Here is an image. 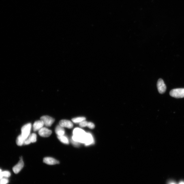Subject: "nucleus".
Instances as JSON below:
<instances>
[{
	"mask_svg": "<svg viewBox=\"0 0 184 184\" xmlns=\"http://www.w3.org/2000/svg\"><path fill=\"white\" fill-rule=\"evenodd\" d=\"M86 134L83 129L79 128H75L73 131L72 140L80 143L85 144Z\"/></svg>",
	"mask_w": 184,
	"mask_h": 184,
	"instance_id": "nucleus-1",
	"label": "nucleus"
},
{
	"mask_svg": "<svg viewBox=\"0 0 184 184\" xmlns=\"http://www.w3.org/2000/svg\"><path fill=\"white\" fill-rule=\"evenodd\" d=\"M171 96L176 98L184 97V89H172L170 92Z\"/></svg>",
	"mask_w": 184,
	"mask_h": 184,
	"instance_id": "nucleus-2",
	"label": "nucleus"
},
{
	"mask_svg": "<svg viewBox=\"0 0 184 184\" xmlns=\"http://www.w3.org/2000/svg\"><path fill=\"white\" fill-rule=\"evenodd\" d=\"M31 128V123H27L22 127L21 135L26 139L30 134Z\"/></svg>",
	"mask_w": 184,
	"mask_h": 184,
	"instance_id": "nucleus-3",
	"label": "nucleus"
},
{
	"mask_svg": "<svg viewBox=\"0 0 184 184\" xmlns=\"http://www.w3.org/2000/svg\"><path fill=\"white\" fill-rule=\"evenodd\" d=\"M40 119L44 123V125L47 127L51 126L55 121L54 118L48 116H44L41 117Z\"/></svg>",
	"mask_w": 184,
	"mask_h": 184,
	"instance_id": "nucleus-4",
	"label": "nucleus"
},
{
	"mask_svg": "<svg viewBox=\"0 0 184 184\" xmlns=\"http://www.w3.org/2000/svg\"><path fill=\"white\" fill-rule=\"evenodd\" d=\"M157 87L159 93L161 94L164 93L166 92V87L164 81L162 79H159L157 82Z\"/></svg>",
	"mask_w": 184,
	"mask_h": 184,
	"instance_id": "nucleus-5",
	"label": "nucleus"
},
{
	"mask_svg": "<svg viewBox=\"0 0 184 184\" xmlns=\"http://www.w3.org/2000/svg\"><path fill=\"white\" fill-rule=\"evenodd\" d=\"M24 166V163L22 157H21L18 164L13 168V171L14 173L17 174L21 171Z\"/></svg>",
	"mask_w": 184,
	"mask_h": 184,
	"instance_id": "nucleus-6",
	"label": "nucleus"
},
{
	"mask_svg": "<svg viewBox=\"0 0 184 184\" xmlns=\"http://www.w3.org/2000/svg\"><path fill=\"white\" fill-rule=\"evenodd\" d=\"M38 133L41 137L47 138L51 135L52 131L46 127H43L39 131Z\"/></svg>",
	"mask_w": 184,
	"mask_h": 184,
	"instance_id": "nucleus-7",
	"label": "nucleus"
},
{
	"mask_svg": "<svg viewBox=\"0 0 184 184\" xmlns=\"http://www.w3.org/2000/svg\"><path fill=\"white\" fill-rule=\"evenodd\" d=\"M43 162L45 164L49 165H54L59 164V161L56 160V159L52 157H44L43 159Z\"/></svg>",
	"mask_w": 184,
	"mask_h": 184,
	"instance_id": "nucleus-8",
	"label": "nucleus"
},
{
	"mask_svg": "<svg viewBox=\"0 0 184 184\" xmlns=\"http://www.w3.org/2000/svg\"><path fill=\"white\" fill-rule=\"evenodd\" d=\"M59 124L63 127H67L68 129L72 128L74 126L73 123L71 121L67 120H62L60 121Z\"/></svg>",
	"mask_w": 184,
	"mask_h": 184,
	"instance_id": "nucleus-9",
	"label": "nucleus"
},
{
	"mask_svg": "<svg viewBox=\"0 0 184 184\" xmlns=\"http://www.w3.org/2000/svg\"><path fill=\"white\" fill-rule=\"evenodd\" d=\"M37 135L35 133H32L30 134L28 138L26 139L24 144H29L32 142H35L37 141Z\"/></svg>",
	"mask_w": 184,
	"mask_h": 184,
	"instance_id": "nucleus-10",
	"label": "nucleus"
},
{
	"mask_svg": "<svg viewBox=\"0 0 184 184\" xmlns=\"http://www.w3.org/2000/svg\"><path fill=\"white\" fill-rule=\"evenodd\" d=\"M44 125V122L41 120L35 121L33 125V130L34 131H39L42 128Z\"/></svg>",
	"mask_w": 184,
	"mask_h": 184,
	"instance_id": "nucleus-11",
	"label": "nucleus"
},
{
	"mask_svg": "<svg viewBox=\"0 0 184 184\" xmlns=\"http://www.w3.org/2000/svg\"><path fill=\"white\" fill-rule=\"evenodd\" d=\"M93 140L92 135L89 133H86L85 137V145H89L93 144Z\"/></svg>",
	"mask_w": 184,
	"mask_h": 184,
	"instance_id": "nucleus-12",
	"label": "nucleus"
},
{
	"mask_svg": "<svg viewBox=\"0 0 184 184\" xmlns=\"http://www.w3.org/2000/svg\"><path fill=\"white\" fill-rule=\"evenodd\" d=\"M55 132L58 136H62L65 134V130L64 127L59 125L56 127Z\"/></svg>",
	"mask_w": 184,
	"mask_h": 184,
	"instance_id": "nucleus-13",
	"label": "nucleus"
},
{
	"mask_svg": "<svg viewBox=\"0 0 184 184\" xmlns=\"http://www.w3.org/2000/svg\"><path fill=\"white\" fill-rule=\"evenodd\" d=\"M26 139L24 138L21 135H20L18 137L16 140V143L18 146H22L24 144Z\"/></svg>",
	"mask_w": 184,
	"mask_h": 184,
	"instance_id": "nucleus-14",
	"label": "nucleus"
},
{
	"mask_svg": "<svg viewBox=\"0 0 184 184\" xmlns=\"http://www.w3.org/2000/svg\"><path fill=\"white\" fill-rule=\"evenodd\" d=\"M57 138L59 140L63 142V143L65 144H69V140L68 139L67 137L64 136H57Z\"/></svg>",
	"mask_w": 184,
	"mask_h": 184,
	"instance_id": "nucleus-15",
	"label": "nucleus"
},
{
	"mask_svg": "<svg viewBox=\"0 0 184 184\" xmlns=\"http://www.w3.org/2000/svg\"><path fill=\"white\" fill-rule=\"evenodd\" d=\"M86 118L84 117H78L73 118L72 121L74 123H80L82 121H85Z\"/></svg>",
	"mask_w": 184,
	"mask_h": 184,
	"instance_id": "nucleus-16",
	"label": "nucleus"
},
{
	"mask_svg": "<svg viewBox=\"0 0 184 184\" xmlns=\"http://www.w3.org/2000/svg\"><path fill=\"white\" fill-rule=\"evenodd\" d=\"M2 174L3 177L5 178L10 177L11 176L10 172L7 171L2 172Z\"/></svg>",
	"mask_w": 184,
	"mask_h": 184,
	"instance_id": "nucleus-17",
	"label": "nucleus"
},
{
	"mask_svg": "<svg viewBox=\"0 0 184 184\" xmlns=\"http://www.w3.org/2000/svg\"><path fill=\"white\" fill-rule=\"evenodd\" d=\"M88 123V122L85 121H82L80 123V126L81 127H87Z\"/></svg>",
	"mask_w": 184,
	"mask_h": 184,
	"instance_id": "nucleus-18",
	"label": "nucleus"
},
{
	"mask_svg": "<svg viewBox=\"0 0 184 184\" xmlns=\"http://www.w3.org/2000/svg\"><path fill=\"white\" fill-rule=\"evenodd\" d=\"M8 180L6 178H2L0 180V184H7L8 183Z\"/></svg>",
	"mask_w": 184,
	"mask_h": 184,
	"instance_id": "nucleus-19",
	"label": "nucleus"
},
{
	"mask_svg": "<svg viewBox=\"0 0 184 184\" xmlns=\"http://www.w3.org/2000/svg\"><path fill=\"white\" fill-rule=\"evenodd\" d=\"M87 127H89L90 129H93L94 128L95 126L94 124L91 122H88Z\"/></svg>",
	"mask_w": 184,
	"mask_h": 184,
	"instance_id": "nucleus-20",
	"label": "nucleus"
},
{
	"mask_svg": "<svg viewBox=\"0 0 184 184\" xmlns=\"http://www.w3.org/2000/svg\"><path fill=\"white\" fill-rule=\"evenodd\" d=\"M71 142H72V143L73 144V145H74L75 146H78L79 145L80 142L74 141L73 140H71Z\"/></svg>",
	"mask_w": 184,
	"mask_h": 184,
	"instance_id": "nucleus-21",
	"label": "nucleus"
},
{
	"mask_svg": "<svg viewBox=\"0 0 184 184\" xmlns=\"http://www.w3.org/2000/svg\"><path fill=\"white\" fill-rule=\"evenodd\" d=\"M3 177L2 174V172L1 170L0 169V180L2 179Z\"/></svg>",
	"mask_w": 184,
	"mask_h": 184,
	"instance_id": "nucleus-22",
	"label": "nucleus"
},
{
	"mask_svg": "<svg viewBox=\"0 0 184 184\" xmlns=\"http://www.w3.org/2000/svg\"><path fill=\"white\" fill-rule=\"evenodd\" d=\"M179 184H184V182H181V183H180Z\"/></svg>",
	"mask_w": 184,
	"mask_h": 184,
	"instance_id": "nucleus-23",
	"label": "nucleus"
},
{
	"mask_svg": "<svg viewBox=\"0 0 184 184\" xmlns=\"http://www.w3.org/2000/svg\"><path fill=\"white\" fill-rule=\"evenodd\" d=\"M171 184H174V183H172Z\"/></svg>",
	"mask_w": 184,
	"mask_h": 184,
	"instance_id": "nucleus-24",
	"label": "nucleus"
}]
</instances>
